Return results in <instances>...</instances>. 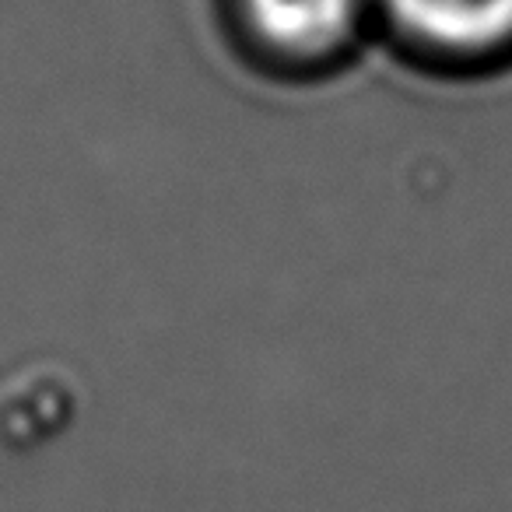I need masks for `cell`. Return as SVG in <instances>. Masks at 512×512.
<instances>
[{
    "mask_svg": "<svg viewBox=\"0 0 512 512\" xmlns=\"http://www.w3.org/2000/svg\"><path fill=\"white\" fill-rule=\"evenodd\" d=\"M393 15L425 43L491 53L512 43V0H390Z\"/></svg>",
    "mask_w": 512,
    "mask_h": 512,
    "instance_id": "1",
    "label": "cell"
},
{
    "mask_svg": "<svg viewBox=\"0 0 512 512\" xmlns=\"http://www.w3.org/2000/svg\"><path fill=\"white\" fill-rule=\"evenodd\" d=\"M358 0H246L256 29L281 50L316 53L348 32Z\"/></svg>",
    "mask_w": 512,
    "mask_h": 512,
    "instance_id": "2",
    "label": "cell"
}]
</instances>
